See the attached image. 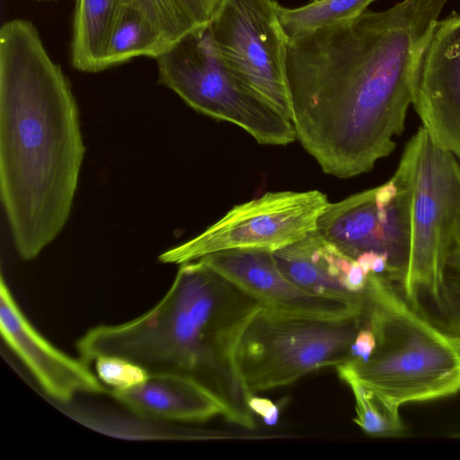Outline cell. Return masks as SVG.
<instances>
[{
    "label": "cell",
    "mask_w": 460,
    "mask_h": 460,
    "mask_svg": "<svg viewBox=\"0 0 460 460\" xmlns=\"http://www.w3.org/2000/svg\"><path fill=\"white\" fill-rule=\"evenodd\" d=\"M220 0H126L136 6L169 46L208 25Z\"/></svg>",
    "instance_id": "cell-17"
},
{
    "label": "cell",
    "mask_w": 460,
    "mask_h": 460,
    "mask_svg": "<svg viewBox=\"0 0 460 460\" xmlns=\"http://www.w3.org/2000/svg\"><path fill=\"white\" fill-rule=\"evenodd\" d=\"M95 373L110 391H122L143 383L149 372L137 363L118 356H102L94 361Z\"/></svg>",
    "instance_id": "cell-21"
},
{
    "label": "cell",
    "mask_w": 460,
    "mask_h": 460,
    "mask_svg": "<svg viewBox=\"0 0 460 460\" xmlns=\"http://www.w3.org/2000/svg\"><path fill=\"white\" fill-rule=\"evenodd\" d=\"M156 61L160 83L197 111L243 128L261 145L296 140L291 119L226 67L208 25L171 45Z\"/></svg>",
    "instance_id": "cell-7"
},
{
    "label": "cell",
    "mask_w": 460,
    "mask_h": 460,
    "mask_svg": "<svg viewBox=\"0 0 460 460\" xmlns=\"http://www.w3.org/2000/svg\"><path fill=\"white\" fill-rule=\"evenodd\" d=\"M264 305L202 259L180 264L164 297L127 323L106 325L107 355L130 359L149 373L184 376L209 392L224 418L256 428L236 361L238 345L252 316Z\"/></svg>",
    "instance_id": "cell-3"
},
{
    "label": "cell",
    "mask_w": 460,
    "mask_h": 460,
    "mask_svg": "<svg viewBox=\"0 0 460 460\" xmlns=\"http://www.w3.org/2000/svg\"><path fill=\"white\" fill-rule=\"evenodd\" d=\"M354 398V422L367 435L378 438L401 437L405 432L398 407L393 405L365 384L348 379Z\"/></svg>",
    "instance_id": "cell-20"
},
{
    "label": "cell",
    "mask_w": 460,
    "mask_h": 460,
    "mask_svg": "<svg viewBox=\"0 0 460 460\" xmlns=\"http://www.w3.org/2000/svg\"><path fill=\"white\" fill-rule=\"evenodd\" d=\"M363 324L362 311L321 316L264 305L247 324L237 349L247 389L253 394L288 385L311 372L344 363Z\"/></svg>",
    "instance_id": "cell-6"
},
{
    "label": "cell",
    "mask_w": 460,
    "mask_h": 460,
    "mask_svg": "<svg viewBox=\"0 0 460 460\" xmlns=\"http://www.w3.org/2000/svg\"><path fill=\"white\" fill-rule=\"evenodd\" d=\"M412 106L433 142L460 163V14L438 20L418 59Z\"/></svg>",
    "instance_id": "cell-11"
},
{
    "label": "cell",
    "mask_w": 460,
    "mask_h": 460,
    "mask_svg": "<svg viewBox=\"0 0 460 460\" xmlns=\"http://www.w3.org/2000/svg\"><path fill=\"white\" fill-rule=\"evenodd\" d=\"M448 0H402L288 40L296 138L323 172L351 178L395 147L418 59Z\"/></svg>",
    "instance_id": "cell-1"
},
{
    "label": "cell",
    "mask_w": 460,
    "mask_h": 460,
    "mask_svg": "<svg viewBox=\"0 0 460 460\" xmlns=\"http://www.w3.org/2000/svg\"><path fill=\"white\" fill-rule=\"evenodd\" d=\"M126 0H76L71 46L72 64L82 72L107 68L106 55Z\"/></svg>",
    "instance_id": "cell-16"
},
{
    "label": "cell",
    "mask_w": 460,
    "mask_h": 460,
    "mask_svg": "<svg viewBox=\"0 0 460 460\" xmlns=\"http://www.w3.org/2000/svg\"><path fill=\"white\" fill-rule=\"evenodd\" d=\"M0 330L7 346L52 399L67 402L81 394L109 393V389L89 369V364L59 350L33 327L3 277Z\"/></svg>",
    "instance_id": "cell-12"
},
{
    "label": "cell",
    "mask_w": 460,
    "mask_h": 460,
    "mask_svg": "<svg viewBox=\"0 0 460 460\" xmlns=\"http://www.w3.org/2000/svg\"><path fill=\"white\" fill-rule=\"evenodd\" d=\"M399 164L411 186V234L394 283L413 310L460 336V163L420 126Z\"/></svg>",
    "instance_id": "cell-4"
},
{
    "label": "cell",
    "mask_w": 460,
    "mask_h": 460,
    "mask_svg": "<svg viewBox=\"0 0 460 460\" xmlns=\"http://www.w3.org/2000/svg\"><path fill=\"white\" fill-rule=\"evenodd\" d=\"M109 394L130 411L149 419L202 422L224 412L219 402L205 388L172 373H150L143 383Z\"/></svg>",
    "instance_id": "cell-15"
},
{
    "label": "cell",
    "mask_w": 460,
    "mask_h": 460,
    "mask_svg": "<svg viewBox=\"0 0 460 460\" xmlns=\"http://www.w3.org/2000/svg\"><path fill=\"white\" fill-rule=\"evenodd\" d=\"M411 186L398 164L385 183L329 203L317 230L352 259L366 252L389 259L385 274L398 283L405 270L411 234Z\"/></svg>",
    "instance_id": "cell-10"
},
{
    "label": "cell",
    "mask_w": 460,
    "mask_h": 460,
    "mask_svg": "<svg viewBox=\"0 0 460 460\" xmlns=\"http://www.w3.org/2000/svg\"><path fill=\"white\" fill-rule=\"evenodd\" d=\"M330 201L317 190L266 192L238 204L194 238L163 252V263L181 264L234 249L276 252L317 229Z\"/></svg>",
    "instance_id": "cell-8"
},
{
    "label": "cell",
    "mask_w": 460,
    "mask_h": 460,
    "mask_svg": "<svg viewBox=\"0 0 460 460\" xmlns=\"http://www.w3.org/2000/svg\"><path fill=\"white\" fill-rule=\"evenodd\" d=\"M248 405L250 410L260 415L267 425L273 426L277 424L279 417V409L272 401L255 396L253 394L249 398Z\"/></svg>",
    "instance_id": "cell-23"
},
{
    "label": "cell",
    "mask_w": 460,
    "mask_h": 460,
    "mask_svg": "<svg viewBox=\"0 0 460 460\" xmlns=\"http://www.w3.org/2000/svg\"><path fill=\"white\" fill-rule=\"evenodd\" d=\"M376 0H322L297 8L278 4V15L288 40L351 20Z\"/></svg>",
    "instance_id": "cell-19"
},
{
    "label": "cell",
    "mask_w": 460,
    "mask_h": 460,
    "mask_svg": "<svg viewBox=\"0 0 460 460\" xmlns=\"http://www.w3.org/2000/svg\"><path fill=\"white\" fill-rule=\"evenodd\" d=\"M317 1H322V0H312V2H317Z\"/></svg>",
    "instance_id": "cell-24"
},
{
    "label": "cell",
    "mask_w": 460,
    "mask_h": 460,
    "mask_svg": "<svg viewBox=\"0 0 460 460\" xmlns=\"http://www.w3.org/2000/svg\"><path fill=\"white\" fill-rule=\"evenodd\" d=\"M170 46L133 4L126 3L118 16L109 42L107 68L137 57L157 58Z\"/></svg>",
    "instance_id": "cell-18"
},
{
    "label": "cell",
    "mask_w": 460,
    "mask_h": 460,
    "mask_svg": "<svg viewBox=\"0 0 460 460\" xmlns=\"http://www.w3.org/2000/svg\"><path fill=\"white\" fill-rule=\"evenodd\" d=\"M274 0H220L208 23L226 67L291 119L288 38Z\"/></svg>",
    "instance_id": "cell-9"
},
{
    "label": "cell",
    "mask_w": 460,
    "mask_h": 460,
    "mask_svg": "<svg viewBox=\"0 0 460 460\" xmlns=\"http://www.w3.org/2000/svg\"><path fill=\"white\" fill-rule=\"evenodd\" d=\"M85 148L71 86L35 26L0 31V191L13 244L36 258L66 226Z\"/></svg>",
    "instance_id": "cell-2"
},
{
    "label": "cell",
    "mask_w": 460,
    "mask_h": 460,
    "mask_svg": "<svg viewBox=\"0 0 460 460\" xmlns=\"http://www.w3.org/2000/svg\"><path fill=\"white\" fill-rule=\"evenodd\" d=\"M200 259L275 310L321 316L362 311V300L324 297L304 290L280 270L270 251L226 250Z\"/></svg>",
    "instance_id": "cell-13"
},
{
    "label": "cell",
    "mask_w": 460,
    "mask_h": 460,
    "mask_svg": "<svg viewBox=\"0 0 460 460\" xmlns=\"http://www.w3.org/2000/svg\"><path fill=\"white\" fill-rule=\"evenodd\" d=\"M280 270L305 291L324 297L361 301L349 286L358 261L327 240L317 229L273 252Z\"/></svg>",
    "instance_id": "cell-14"
},
{
    "label": "cell",
    "mask_w": 460,
    "mask_h": 460,
    "mask_svg": "<svg viewBox=\"0 0 460 460\" xmlns=\"http://www.w3.org/2000/svg\"><path fill=\"white\" fill-rule=\"evenodd\" d=\"M376 348V337L372 330L364 324L358 332L350 348L347 361L363 363L368 360ZM346 362V361H345Z\"/></svg>",
    "instance_id": "cell-22"
},
{
    "label": "cell",
    "mask_w": 460,
    "mask_h": 460,
    "mask_svg": "<svg viewBox=\"0 0 460 460\" xmlns=\"http://www.w3.org/2000/svg\"><path fill=\"white\" fill-rule=\"evenodd\" d=\"M362 297L376 348L366 362L335 367L341 380L356 379L398 408L460 392L459 335L413 310L385 274L370 273Z\"/></svg>",
    "instance_id": "cell-5"
}]
</instances>
